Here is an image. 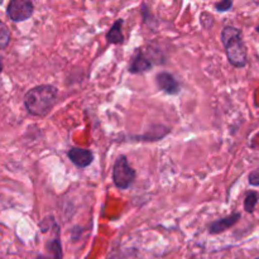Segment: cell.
<instances>
[{"mask_svg": "<svg viewBox=\"0 0 259 259\" xmlns=\"http://www.w3.org/2000/svg\"><path fill=\"white\" fill-rule=\"evenodd\" d=\"M43 259H62V244L60 238V227L55 230L53 237L46 244V254H42Z\"/></svg>", "mask_w": 259, "mask_h": 259, "instance_id": "ba28073f", "label": "cell"}, {"mask_svg": "<svg viewBox=\"0 0 259 259\" xmlns=\"http://www.w3.org/2000/svg\"><path fill=\"white\" fill-rule=\"evenodd\" d=\"M34 12V5L29 0H12L8 5V17L13 22H24L29 19Z\"/></svg>", "mask_w": 259, "mask_h": 259, "instance_id": "277c9868", "label": "cell"}, {"mask_svg": "<svg viewBox=\"0 0 259 259\" xmlns=\"http://www.w3.org/2000/svg\"><path fill=\"white\" fill-rule=\"evenodd\" d=\"M259 200V194L255 191H248L247 196L244 199V210L249 214H253L255 206H257V202Z\"/></svg>", "mask_w": 259, "mask_h": 259, "instance_id": "7c38bea8", "label": "cell"}, {"mask_svg": "<svg viewBox=\"0 0 259 259\" xmlns=\"http://www.w3.org/2000/svg\"><path fill=\"white\" fill-rule=\"evenodd\" d=\"M2 68H3V65H2V61H0V72H2Z\"/></svg>", "mask_w": 259, "mask_h": 259, "instance_id": "2e32d148", "label": "cell"}, {"mask_svg": "<svg viewBox=\"0 0 259 259\" xmlns=\"http://www.w3.org/2000/svg\"><path fill=\"white\" fill-rule=\"evenodd\" d=\"M153 67V60L144 52L143 50H138L132 58L129 72L131 73H144Z\"/></svg>", "mask_w": 259, "mask_h": 259, "instance_id": "8992f818", "label": "cell"}, {"mask_svg": "<svg viewBox=\"0 0 259 259\" xmlns=\"http://www.w3.org/2000/svg\"><path fill=\"white\" fill-rule=\"evenodd\" d=\"M10 29L3 20H0V50H4L10 43Z\"/></svg>", "mask_w": 259, "mask_h": 259, "instance_id": "4fadbf2b", "label": "cell"}, {"mask_svg": "<svg viewBox=\"0 0 259 259\" xmlns=\"http://www.w3.org/2000/svg\"><path fill=\"white\" fill-rule=\"evenodd\" d=\"M37 259H43V257H42V254H39V255H38V257H37Z\"/></svg>", "mask_w": 259, "mask_h": 259, "instance_id": "e0dca14e", "label": "cell"}, {"mask_svg": "<svg viewBox=\"0 0 259 259\" xmlns=\"http://www.w3.org/2000/svg\"><path fill=\"white\" fill-rule=\"evenodd\" d=\"M222 42L230 65L238 68L244 67L248 62V53L247 46L243 40L242 30L232 25H227L222 32Z\"/></svg>", "mask_w": 259, "mask_h": 259, "instance_id": "7a4b0ae2", "label": "cell"}, {"mask_svg": "<svg viewBox=\"0 0 259 259\" xmlns=\"http://www.w3.org/2000/svg\"><path fill=\"white\" fill-rule=\"evenodd\" d=\"M240 219L239 212H234V214L229 215V217H225L223 219L217 220V222L211 223L209 227L210 234H220V233L225 232L227 229L232 228L233 225L237 224Z\"/></svg>", "mask_w": 259, "mask_h": 259, "instance_id": "9c48e42d", "label": "cell"}, {"mask_svg": "<svg viewBox=\"0 0 259 259\" xmlns=\"http://www.w3.org/2000/svg\"><path fill=\"white\" fill-rule=\"evenodd\" d=\"M67 156L70 161L78 168H85L89 167L94 161V153L90 149L80 148V147H72L68 149Z\"/></svg>", "mask_w": 259, "mask_h": 259, "instance_id": "5b68a950", "label": "cell"}, {"mask_svg": "<svg viewBox=\"0 0 259 259\" xmlns=\"http://www.w3.org/2000/svg\"><path fill=\"white\" fill-rule=\"evenodd\" d=\"M156 83L159 90L168 95H177L180 93V83L169 72H159L156 76Z\"/></svg>", "mask_w": 259, "mask_h": 259, "instance_id": "52a82bcc", "label": "cell"}, {"mask_svg": "<svg viewBox=\"0 0 259 259\" xmlns=\"http://www.w3.org/2000/svg\"><path fill=\"white\" fill-rule=\"evenodd\" d=\"M255 259H259V257H258V258H255Z\"/></svg>", "mask_w": 259, "mask_h": 259, "instance_id": "d6986e66", "label": "cell"}, {"mask_svg": "<svg viewBox=\"0 0 259 259\" xmlns=\"http://www.w3.org/2000/svg\"><path fill=\"white\" fill-rule=\"evenodd\" d=\"M136 169L129 164L125 156H119L113 167V181L120 190H126L133 185L136 180Z\"/></svg>", "mask_w": 259, "mask_h": 259, "instance_id": "3957f363", "label": "cell"}, {"mask_svg": "<svg viewBox=\"0 0 259 259\" xmlns=\"http://www.w3.org/2000/svg\"><path fill=\"white\" fill-rule=\"evenodd\" d=\"M123 19H118L114 22V24L109 28L108 33H106V39L110 45H121L124 42V34H123Z\"/></svg>", "mask_w": 259, "mask_h": 259, "instance_id": "30bf717a", "label": "cell"}, {"mask_svg": "<svg viewBox=\"0 0 259 259\" xmlns=\"http://www.w3.org/2000/svg\"><path fill=\"white\" fill-rule=\"evenodd\" d=\"M169 133V129L166 128L163 125H158L157 126L156 131H152V132H147L146 134L143 136H139V137H134L136 139H143V141H158V139L163 138L164 136Z\"/></svg>", "mask_w": 259, "mask_h": 259, "instance_id": "8fae6325", "label": "cell"}, {"mask_svg": "<svg viewBox=\"0 0 259 259\" xmlns=\"http://www.w3.org/2000/svg\"><path fill=\"white\" fill-rule=\"evenodd\" d=\"M232 8L233 2H230V0H224V2H220L215 4V9H217L218 12H228V10H230Z\"/></svg>", "mask_w": 259, "mask_h": 259, "instance_id": "5bb4252c", "label": "cell"}, {"mask_svg": "<svg viewBox=\"0 0 259 259\" xmlns=\"http://www.w3.org/2000/svg\"><path fill=\"white\" fill-rule=\"evenodd\" d=\"M255 29H257V32H259V25H258V27H257V28H255Z\"/></svg>", "mask_w": 259, "mask_h": 259, "instance_id": "ac0fdd59", "label": "cell"}, {"mask_svg": "<svg viewBox=\"0 0 259 259\" xmlns=\"http://www.w3.org/2000/svg\"><path fill=\"white\" fill-rule=\"evenodd\" d=\"M248 180H249V184L252 185V186H259V169L250 172Z\"/></svg>", "mask_w": 259, "mask_h": 259, "instance_id": "9a60e30c", "label": "cell"}, {"mask_svg": "<svg viewBox=\"0 0 259 259\" xmlns=\"http://www.w3.org/2000/svg\"><path fill=\"white\" fill-rule=\"evenodd\" d=\"M58 90L53 85H38L24 96V106L33 116H46L57 101Z\"/></svg>", "mask_w": 259, "mask_h": 259, "instance_id": "6da1fadb", "label": "cell"}]
</instances>
